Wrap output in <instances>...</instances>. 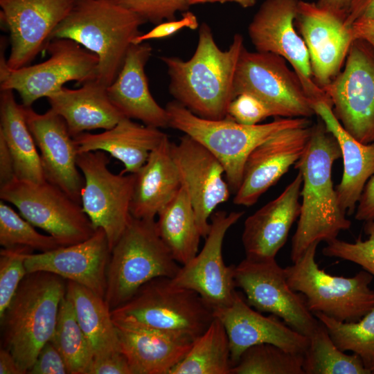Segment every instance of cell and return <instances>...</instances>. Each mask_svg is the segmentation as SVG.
I'll return each mask as SVG.
<instances>
[{
	"label": "cell",
	"mask_w": 374,
	"mask_h": 374,
	"mask_svg": "<svg viewBox=\"0 0 374 374\" xmlns=\"http://www.w3.org/2000/svg\"><path fill=\"white\" fill-rule=\"evenodd\" d=\"M193 56L184 61L163 56L170 79L169 92L194 114L206 119L227 116L234 98L233 82L238 61L244 47L242 35H234L226 51L217 45L210 26L202 23Z\"/></svg>",
	"instance_id": "obj_1"
},
{
	"label": "cell",
	"mask_w": 374,
	"mask_h": 374,
	"mask_svg": "<svg viewBox=\"0 0 374 374\" xmlns=\"http://www.w3.org/2000/svg\"><path fill=\"white\" fill-rule=\"evenodd\" d=\"M341 157L339 144L323 122L312 125L306 150L295 163L303 182L301 211L292 239V262L312 244L328 243L351 226L339 205L332 182V166Z\"/></svg>",
	"instance_id": "obj_2"
},
{
	"label": "cell",
	"mask_w": 374,
	"mask_h": 374,
	"mask_svg": "<svg viewBox=\"0 0 374 374\" xmlns=\"http://www.w3.org/2000/svg\"><path fill=\"white\" fill-rule=\"evenodd\" d=\"M67 280L53 273H28L0 316L1 347L15 357L23 374L55 332Z\"/></svg>",
	"instance_id": "obj_3"
},
{
	"label": "cell",
	"mask_w": 374,
	"mask_h": 374,
	"mask_svg": "<svg viewBox=\"0 0 374 374\" xmlns=\"http://www.w3.org/2000/svg\"><path fill=\"white\" fill-rule=\"evenodd\" d=\"M146 23L113 0H76L51 40L71 39L98 58L96 80L109 87L117 77L134 39ZM50 40V41H51Z\"/></svg>",
	"instance_id": "obj_4"
},
{
	"label": "cell",
	"mask_w": 374,
	"mask_h": 374,
	"mask_svg": "<svg viewBox=\"0 0 374 374\" xmlns=\"http://www.w3.org/2000/svg\"><path fill=\"white\" fill-rule=\"evenodd\" d=\"M169 127L184 132L208 149L220 161L230 189L239 188L251 152L274 134L287 128L311 125L307 118L276 117L265 124L247 125L229 116L211 120L199 117L176 100L166 107Z\"/></svg>",
	"instance_id": "obj_5"
},
{
	"label": "cell",
	"mask_w": 374,
	"mask_h": 374,
	"mask_svg": "<svg viewBox=\"0 0 374 374\" xmlns=\"http://www.w3.org/2000/svg\"><path fill=\"white\" fill-rule=\"evenodd\" d=\"M116 326L179 333L196 339L214 319L213 310L195 291L171 278H155L111 310Z\"/></svg>",
	"instance_id": "obj_6"
},
{
	"label": "cell",
	"mask_w": 374,
	"mask_h": 374,
	"mask_svg": "<svg viewBox=\"0 0 374 374\" xmlns=\"http://www.w3.org/2000/svg\"><path fill=\"white\" fill-rule=\"evenodd\" d=\"M181 266L161 240L155 220L130 222L111 250L105 301L113 310L127 302L147 282L174 278Z\"/></svg>",
	"instance_id": "obj_7"
},
{
	"label": "cell",
	"mask_w": 374,
	"mask_h": 374,
	"mask_svg": "<svg viewBox=\"0 0 374 374\" xmlns=\"http://www.w3.org/2000/svg\"><path fill=\"white\" fill-rule=\"evenodd\" d=\"M319 243L310 246L303 255L285 267L290 287L304 296L311 312L322 313L339 321L353 322L374 308L373 276L364 270L352 277L333 276L316 262Z\"/></svg>",
	"instance_id": "obj_8"
},
{
	"label": "cell",
	"mask_w": 374,
	"mask_h": 374,
	"mask_svg": "<svg viewBox=\"0 0 374 374\" xmlns=\"http://www.w3.org/2000/svg\"><path fill=\"white\" fill-rule=\"evenodd\" d=\"M46 60L17 69L6 64L4 51L0 59V90L10 89L19 95L24 107L59 91L68 82L77 84L96 79L98 58L78 43L66 38L51 39L45 50Z\"/></svg>",
	"instance_id": "obj_9"
},
{
	"label": "cell",
	"mask_w": 374,
	"mask_h": 374,
	"mask_svg": "<svg viewBox=\"0 0 374 374\" xmlns=\"http://www.w3.org/2000/svg\"><path fill=\"white\" fill-rule=\"evenodd\" d=\"M0 198L62 247L82 242L96 230L82 205L46 180L33 183L15 177L0 186Z\"/></svg>",
	"instance_id": "obj_10"
},
{
	"label": "cell",
	"mask_w": 374,
	"mask_h": 374,
	"mask_svg": "<svg viewBox=\"0 0 374 374\" xmlns=\"http://www.w3.org/2000/svg\"><path fill=\"white\" fill-rule=\"evenodd\" d=\"M249 93L262 100L273 116L307 118L315 114L314 101L282 57L266 52L240 53L233 82L234 98Z\"/></svg>",
	"instance_id": "obj_11"
},
{
	"label": "cell",
	"mask_w": 374,
	"mask_h": 374,
	"mask_svg": "<svg viewBox=\"0 0 374 374\" xmlns=\"http://www.w3.org/2000/svg\"><path fill=\"white\" fill-rule=\"evenodd\" d=\"M322 89L342 127L361 143L374 142V47L354 39L343 71Z\"/></svg>",
	"instance_id": "obj_12"
},
{
	"label": "cell",
	"mask_w": 374,
	"mask_h": 374,
	"mask_svg": "<svg viewBox=\"0 0 374 374\" xmlns=\"http://www.w3.org/2000/svg\"><path fill=\"white\" fill-rule=\"evenodd\" d=\"M109 159L100 150L79 153L77 165L84 177L81 205L96 229L102 228L110 251L131 218L134 174H114Z\"/></svg>",
	"instance_id": "obj_13"
},
{
	"label": "cell",
	"mask_w": 374,
	"mask_h": 374,
	"mask_svg": "<svg viewBox=\"0 0 374 374\" xmlns=\"http://www.w3.org/2000/svg\"><path fill=\"white\" fill-rule=\"evenodd\" d=\"M234 279L250 306L278 317L297 332L309 337L320 323L302 294L290 287L285 269L276 259L245 258L235 266Z\"/></svg>",
	"instance_id": "obj_14"
},
{
	"label": "cell",
	"mask_w": 374,
	"mask_h": 374,
	"mask_svg": "<svg viewBox=\"0 0 374 374\" xmlns=\"http://www.w3.org/2000/svg\"><path fill=\"white\" fill-rule=\"evenodd\" d=\"M299 0H265L248 26L257 51L271 53L287 60L299 76L314 103L330 101L314 80L305 43L295 29Z\"/></svg>",
	"instance_id": "obj_15"
},
{
	"label": "cell",
	"mask_w": 374,
	"mask_h": 374,
	"mask_svg": "<svg viewBox=\"0 0 374 374\" xmlns=\"http://www.w3.org/2000/svg\"><path fill=\"white\" fill-rule=\"evenodd\" d=\"M243 214L242 211L213 213L203 248L189 262L181 265L172 278L175 285L197 292L213 311L229 306L237 292L235 265H225L222 244L227 231Z\"/></svg>",
	"instance_id": "obj_16"
},
{
	"label": "cell",
	"mask_w": 374,
	"mask_h": 374,
	"mask_svg": "<svg viewBox=\"0 0 374 374\" xmlns=\"http://www.w3.org/2000/svg\"><path fill=\"white\" fill-rule=\"evenodd\" d=\"M76 0H0L1 25L9 33L6 64L17 69L30 64L51 40L55 28Z\"/></svg>",
	"instance_id": "obj_17"
},
{
	"label": "cell",
	"mask_w": 374,
	"mask_h": 374,
	"mask_svg": "<svg viewBox=\"0 0 374 374\" xmlns=\"http://www.w3.org/2000/svg\"><path fill=\"white\" fill-rule=\"evenodd\" d=\"M170 152L205 238L210 229L208 219L230 196V187L223 178L224 169L215 155L187 134L179 143H171Z\"/></svg>",
	"instance_id": "obj_18"
},
{
	"label": "cell",
	"mask_w": 374,
	"mask_h": 374,
	"mask_svg": "<svg viewBox=\"0 0 374 374\" xmlns=\"http://www.w3.org/2000/svg\"><path fill=\"white\" fill-rule=\"evenodd\" d=\"M308 50L314 82L324 87L339 73L354 40L344 19L317 3L299 0L295 19Z\"/></svg>",
	"instance_id": "obj_19"
},
{
	"label": "cell",
	"mask_w": 374,
	"mask_h": 374,
	"mask_svg": "<svg viewBox=\"0 0 374 374\" xmlns=\"http://www.w3.org/2000/svg\"><path fill=\"white\" fill-rule=\"evenodd\" d=\"M312 126L282 130L251 152L244 164L241 184L233 198L235 204H255L300 159L308 146Z\"/></svg>",
	"instance_id": "obj_20"
},
{
	"label": "cell",
	"mask_w": 374,
	"mask_h": 374,
	"mask_svg": "<svg viewBox=\"0 0 374 374\" xmlns=\"http://www.w3.org/2000/svg\"><path fill=\"white\" fill-rule=\"evenodd\" d=\"M24 108L39 151L45 179L81 204L84 181L77 165L78 145L64 119L51 108L44 114L35 112L32 107Z\"/></svg>",
	"instance_id": "obj_21"
},
{
	"label": "cell",
	"mask_w": 374,
	"mask_h": 374,
	"mask_svg": "<svg viewBox=\"0 0 374 374\" xmlns=\"http://www.w3.org/2000/svg\"><path fill=\"white\" fill-rule=\"evenodd\" d=\"M213 313L226 331L232 366L244 350L254 345L270 344L301 355L308 346L309 337L297 332L277 316H264L253 309L238 292L229 306Z\"/></svg>",
	"instance_id": "obj_22"
},
{
	"label": "cell",
	"mask_w": 374,
	"mask_h": 374,
	"mask_svg": "<svg viewBox=\"0 0 374 374\" xmlns=\"http://www.w3.org/2000/svg\"><path fill=\"white\" fill-rule=\"evenodd\" d=\"M110 254L106 233L98 228L91 237L82 242L29 254L25 266L28 273L51 272L105 298Z\"/></svg>",
	"instance_id": "obj_23"
},
{
	"label": "cell",
	"mask_w": 374,
	"mask_h": 374,
	"mask_svg": "<svg viewBox=\"0 0 374 374\" xmlns=\"http://www.w3.org/2000/svg\"><path fill=\"white\" fill-rule=\"evenodd\" d=\"M302 182V175L299 170L277 197L245 220L242 242L246 258L276 259L287 241L293 223L299 218Z\"/></svg>",
	"instance_id": "obj_24"
},
{
	"label": "cell",
	"mask_w": 374,
	"mask_h": 374,
	"mask_svg": "<svg viewBox=\"0 0 374 374\" xmlns=\"http://www.w3.org/2000/svg\"><path fill=\"white\" fill-rule=\"evenodd\" d=\"M152 51L147 42L132 44L117 77L107 91L111 102L123 116L165 128L169 127L168 112L152 96L145 73Z\"/></svg>",
	"instance_id": "obj_25"
},
{
	"label": "cell",
	"mask_w": 374,
	"mask_h": 374,
	"mask_svg": "<svg viewBox=\"0 0 374 374\" xmlns=\"http://www.w3.org/2000/svg\"><path fill=\"white\" fill-rule=\"evenodd\" d=\"M116 329L121 351L132 374H170L195 339L157 330L121 326Z\"/></svg>",
	"instance_id": "obj_26"
},
{
	"label": "cell",
	"mask_w": 374,
	"mask_h": 374,
	"mask_svg": "<svg viewBox=\"0 0 374 374\" xmlns=\"http://www.w3.org/2000/svg\"><path fill=\"white\" fill-rule=\"evenodd\" d=\"M313 109L339 144L344 171L335 190L341 209L350 215L355 212L364 188L374 175V142L363 143L351 136L336 118L328 103L315 102Z\"/></svg>",
	"instance_id": "obj_27"
},
{
	"label": "cell",
	"mask_w": 374,
	"mask_h": 374,
	"mask_svg": "<svg viewBox=\"0 0 374 374\" xmlns=\"http://www.w3.org/2000/svg\"><path fill=\"white\" fill-rule=\"evenodd\" d=\"M166 136L159 128L124 117L115 126L101 133L85 132L73 138L78 154L103 151L122 162V172L135 173Z\"/></svg>",
	"instance_id": "obj_28"
},
{
	"label": "cell",
	"mask_w": 374,
	"mask_h": 374,
	"mask_svg": "<svg viewBox=\"0 0 374 374\" xmlns=\"http://www.w3.org/2000/svg\"><path fill=\"white\" fill-rule=\"evenodd\" d=\"M107 87L94 79L75 89L63 87L46 98L75 137L92 130L111 129L125 117L111 102Z\"/></svg>",
	"instance_id": "obj_29"
},
{
	"label": "cell",
	"mask_w": 374,
	"mask_h": 374,
	"mask_svg": "<svg viewBox=\"0 0 374 374\" xmlns=\"http://www.w3.org/2000/svg\"><path fill=\"white\" fill-rule=\"evenodd\" d=\"M168 135L146 162L135 172L130 203L132 217L154 220L160 210L181 186L180 176L170 152Z\"/></svg>",
	"instance_id": "obj_30"
},
{
	"label": "cell",
	"mask_w": 374,
	"mask_h": 374,
	"mask_svg": "<svg viewBox=\"0 0 374 374\" xmlns=\"http://www.w3.org/2000/svg\"><path fill=\"white\" fill-rule=\"evenodd\" d=\"M0 136L12 155L15 177L33 183L44 181L39 153L26 123L24 106L17 103L10 89L1 90Z\"/></svg>",
	"instance_id": "obj_31"
},
{
	"label": "cell",
	"mask_w": 374,
	"mask_h": 374,
	"mask_svg": "<svg viewBox=\"0 0 374 374\" xmlns=\"http://www.w3.org/2000/svg\"><path fill=\"white\" fill-rule=\"evenodd\" d=\"M66 295L92 348L94 357L121 351L116 326L105 298L70 280H67Z\"/></svg>",
	"instance_id": "obj_32"
},
{
	"label": "cell",
	"mask_w": 374,
	"mask_h": 374,
	"mask_svg": "<svg viewBox=\"0 0 374 374\" xmlns=\"http://www.w3.org/2000/svg\"><path fill=\"white\" fill-rule=\"evenodd\" d=\"M157 215L156 224L161 240L174 259L185 265L198 253L202 236L192 203L182 186Z\"/></svg>",
	"instance_id": "obj_33"
},
{
	"label": "cell",
	"mask_w": 374,
	"mask_h": 374,
	"mask_svg": "<svg viewBox=\"0 0 374 374\" xmlns=\"http://www.w3.org/2000/svg\"><path fill=\"white\" fill-rule=\"evenodd\" d=\"M231 367L226 331L222 321L214 317L170 374H230Z\"/></svg>",
	"instance_id": "obj_34"
},
{
	"label": "cell",
	"mask_w": 374,
	"mask_h": 374,
	"mask_svg": "<svg viewBox=\"0 0 374 374\" xmlns=\"http://www.w3.org/2000/svg\"><path fill=\"white\" fill-rule=\"evenodd\" d=\"M302 366L305 374H371L358 355L337 346L321 322L309 336Z\"/></svg>",
	"instance_id": "obj_35"
},
{
	"label": "cell",
	"mask_w": 374,
	"mask_h": 374,
	"mask_svg": "<svg viewBox=\"0 0 374 374\" xmlns=\"http://www.w3.org/2000/svg\"><path fill=\"white\" fill-rule=\"evenodd\" d=\"M51 341L64 357L69 374H88L94 354L66 294L60 303Z\"/></svg>",
	"instance_id": "obj_36"
},
{
	"label": "cell",
	"mask_w": 374,
	"mask_h": 374,
	"mask_svg": "<svg viewBox=\"0 0 374 374\" xmlns=\"http://www.w3.org/2000/svg\"><path fill=\"white\" fill-rule=\"evenodd\" d=\"M314 315L339 349L358 355L364 367L374 374V308L353 322L339 321L322 313Z\"/></svg>",
	"instance_id": "obj_37"
},
{
	"label": "cell",
	"mask_w": 374,
	"mask_h": 374,
	"mask_svg": "<svg viewBox=\"0 0 374 374\" xmlns=\"http://www.w3.org/2000/svg\"><path fill=\"white\" fill-rule=\"evenodd\" d=\"M303 355L270 344L248 348L234 364L230 374H305Z\"/></svg>",
	"instance_id": "obj_38"
},
{
	"label": "cell",
	"mask_w": 374,
	"mask_h": 374,
	"mask_svg": "<svg viewBox=\"0 0 374 374\" xmlns=\"http://www.w3.org/2000/svg\"><path fill=\"white\" fill-rule=\"evenodd\" d=\"M35 227L1 200L0 244L3 248L25 247L46 252L61 247L53 237L39 233Z\"/></svg>",
	"instance_id": "obj_39"
},
{
	"label": "cell",
	"mask_w": 374,
	"mask_h": 374,
	"mask_svg": "<svg viewBox=\"0 0 374 374\" xmlns=\"http://www.w3.org/2000/svg\"><path fill=\"white\" fill-rule=\"evenodd\" d=\"M33 251L25 247L2 248L0 251V316L15 296L21 282L28 274L27 256Z\"/></svg>",
	"instance_id": "obj_40"
},
{
	"label": "cell",
	"mask_w": 374,
	"mask_h": 374,
	"mask_svg": "<svg viewBox=\"0 0 374 374\" xmlns=\"http://www.w3.org/2000/svg\"><path fill=\"white\" fill-rule=\"evenodd\" d=\"M364 231L368 236L365 240L358 238L348 242L336 238L327 243L322 253L357 264L374 277V220L366 222Z\"/></svg>",
	"instance_id": "obj_41"
},
{
	"label": "cell",
	"mask_w": 374,
	"mask_h": 374,
	"mask_svg": "<svg viewBox=\"0 0 374 374\" xmlns=\"http://www.w3.org/2000/svg\"><path fill=\"white\" fill-rule=\"evenodd\" d=\"M118 5L132 12L145 22L157 25L176 19L178 12L188 10L186 0H113Z\"/></svg>",
	"instance_id": "obj_42"
},
{
	"label": "cell",
	"mask_w": 374,
	"mask_h": 374,
	"mask_svg": "<svg viewBox=\"0 0 374 374\" xmlns=\"http://www.w3.org/2000/svg\"><path fill=\"white\" fill-rule=\"evenodd\" d=\"M227 116L240 124L254 125L273 116V114L260 98L249 93H242L229 104Z\"/></svg>",
	"instance_id": "obj_43"
},
{
	"label": "cell",
	"mask_w": 374,
	"mask_h": 374,
	"mask_svg": "<svg viewBox=\"0 0 374 374\" xmlns=\"http://www.w3.org/2000/svg\"><path fill=\"white\" fill-rule=\"evenodd\" d=\"M199 27L196 15L190 11L184 12L182 17L179 19L165 21L156 25L146 33L136 37L132 44H139L151 39H162L170 37L184 28L195 30Z\"/></svg>",
	"instance_id": "obj_44"
},
{
	"label": "cell",
	"mask_w": 374,
	"mask_h": 374,
	"mask_svg": "<svg viewBox=\"0 0 374 374\" xmlns=\"http://www.w3.org/2000/svg\"><path fill=\"white\" fill-rule=\"evenodd\" d=\"M29 374H66L68 368L60 352L51 341L40 350Z\"/></svg>",
	"instance_id": "obj_45"
},
{
	"label": "cell",
	"mask_w": 374,
	"mask_h": 374,
	"mask_svg": "<svg viewBox=\"0 0 374 374\" xmlns=\"http://www.w3.org/2000/svg\"><path fill=\"white\" fill-rule=\"evenodd\" d=\"M88 374H132L129 364L121 351L96 357Z\"/></svg>",
	"instance_id": "obj_46"
},
{
	"label": "cell",
	"mask_w": 374,
	"mask_h": 374,
	"mask_svg": "<svg viewBox=\"0 0 374 374\" xmlns=\"http://www.w3.org/2000/svg\"><path fill=\"white\" fill-rule=\"evenodd\" d=\"M355 218L365 222L374 220V175L364 188L355 209Z\"/></svg>",
	"instance_id": "obj_47"
},
{
	"label": "cell",
	"mask_w": 374,
	"mask_h": 374,
	"mask_svg": "<svg viewBox=\"0 0 374 374\" xmlns=\"http://www.w3.org/2000/svg\"><path fill=\"white\" fill-rule=\"evenodd\" d=\"M371 19H374V0H352L344 24L350 28L357 21Z\"/></svg>",
	"instance_id": "obj_48"
},
{
	"label": "cell",
	"mask_w": 374,
	"mask_h": 374,
	"mask_svg": "<svg viewBox=\"0 0 374 374\" xmlns=\"http://www.w3.org/2000/svg\"><path fill=\"white\" fill-rule=\"evenodd\" d=\"M15 177L12 155L4 139L0 136V186Z\"/></svg>",
	"instance_id": "obj_49"
},
{
	"label": "cell",
	"mask_w": 374,
	"mask_h": 374,
	"mask_svg": "<svg viewBox=\"0 0 374 374\" xmlns=\"http://www.w3.org/2000/svg\"><path fill=\"white\" fill-rule=\"evenodd\" d=\"M350 30L354 39L365 40L374 47V19L357 21L352 24Z\"/></svg>",
	"instance_id": "obj_50"
},
{
	"label": "cell",
	"mask_w": 374,
	"mask_h": 374,
	"mask_svg": "<svg viewBox=\"0 0 374 374\" xmlns=\"http://www.w3.org/2000/svg\"><path fill=\"white\" fill-rule=\"evenodd\" d=\"M352 0H318L317 4L346 19Z\"/></svg>",
	"instance_id": "obj_51"
},
{
	"label": "cell",
	"mask_w": 374,
	"mask_h": 374,
	"mask_svg": "<svg viewBox=\"0 0 374 374\" xmlns=\"http://www.w3.org/2000/svg\"><path fill=\"white\" fill-rule=\"evenodd\" d=\"M0 374H23L11 353L2 347L0 350Z\"/></svg>",
	"instance_id": "obj_52"
},
{
	"label": "cell",
	"mask_w": 374,
	"mask_h": 374,
	"mask_svg": "<svg viewBox=\"0 0 374 374\" xmlns=\"http://www.w3.org/2000/svg\"><path fill=\"white\" fill-rule=\"evenodd\" d=\"M188 4L190 6L191 5L199 4V3H226V2H233L232 0H186Z\"/></svg>",
	"instance_id": "obj_53"
},
{
	"label": "cell",
	"mask_w": 374,
	"mask_h": 374,
	"mask_svg": "<svg viewBox=\"0 0 374 374\" xmlns=\"http://www.w3.org/2000/svg\"><path fill=\"white\" fill-rule=\"evenodd\" d=\"M232 1L238 3L244 8H251L256 3V0H232Z\"/></svg>",
	"instance_id": "obj_54"
}]
</instances>
